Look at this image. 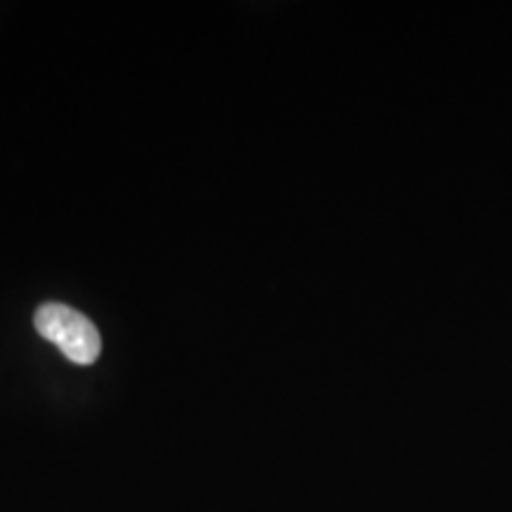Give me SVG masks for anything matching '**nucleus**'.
I'll list each match as a JSON object with an SVG mask.
<instances>
[{
	"label": "nucleus",
	"mask_w": 512,
	"mask_h": 512,
	"mask_svg": "<svg viewBox=\"0 0 512 512\" xmlns=\"http://www.w3.org/2000/svg\"><path fill=\"white\" fill-rule=\"evenodd\" d=\"M38 335L53 342L76 366H91L100 356L102 339L93 320L64 304H43L36 311Z\"/></svg>",
	"instance_id": "f257e3e1"
}]
</instances>
